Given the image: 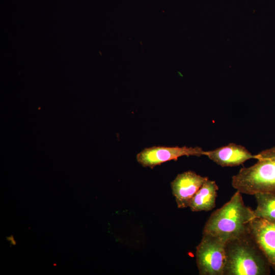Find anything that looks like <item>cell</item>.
Instances as JSON below:
<instances>
[{
    "instance_id": "4",
    "label": "cell",
    "mask_w": 275,
    "mask_h": 275,
    "mask_svg": "<svg viewBox=\"0 0 275 275\" xmlns=\"http://www.w3.org/2000/svg\"><path fill=\"white\" fill-rule=\"evenodd\" d=\"M226 243L221 238L203 233L196 249V262L200 275H224Z\"/></svg>"
},
{
    "instance_id": "6",
    "label": "cell",
    "mask_w": 275,
    "mask_h": 275,
    "mask_svg": "<svg viewBox=\"0 0 275 275\" xmlns=\"http://www.w3.org/2000/svg\"><path fill=\"white\" fill-rule=\"evenodd\" d=\"M250 233L275 271V221L255 217L250 224Z\"/></svg>"
},
{
    "instance_id": "8",
    "label": "cell",
    "mask_w": 275,
    "mask_h": 275,
    "mask_svg": "<svg viewBox=\"0 0 275 275\" xmlns=\"http://www.w3.org/2000/svg\"><path fill=\"white\" fill-rule=\"evenodd\" d=\"M205 155L222 167L239 166L249 159H254V155L245 147L233 143L205 151Z\"/></svg>"
},
{
    "instance_id": "3",
    "label": "cell",
    "mask_w": 275,
    "mask_h": 275,
    "mask_svg": "<svg viewBox=\"0 0 275 275\" xmlns=\"http://www.w3.org/2000/svg\"><path fill=\"white\" fill-rule=\"evenodd\" d=\"M257 162L243 167L232 178L233 187L241 193L275 194V146L254 155Z\"/></svg>"
},
{
    "instance_id": "7",
    "label": "cell",
    "mask_w": 275,
    "mask_h": 275,
    "mask_svg": "<svg viewBox=\"0 0 275 275\" xmlns=\"http://www.w3.org/2000/svg\"><path fill=\"white\" fill-rule=\"evenodd\" d=\"M208 179L192 171L178 174L171 183L177 207L179 208L188 207L194 196Z\"/></svg>"
},
{
    "instance_id": "10",
    "label": "cell",
    "mask_w": 275,
    "mask_h": 275,
    "mask_svg": "<svg viewBox=\"0 0 275 275\" xmlns=\"http://www.w3.org/2000/svg\"><path fill=\"white\" fill-rule=\"evenodd\" d=\"M254 196L257 203L254 210L255 217L275 221V194L257 193Z\"/></svg>"
},
{
    "instance_id": "2",
    "label": "cell",
    "mask_w": 275,
    "mask_h": 275,
    "mask_svg": "<svg viewBox=\"0 0 275 275\" xmlns=\"http://www.w3.org/2000/svg\"><path fill=\"white\" fill-rule=\"evenodd\" d=\"M224 275H267L270 266L250 232L226 243Z\"/></svg>"
},
{
    "instance_id": "1",
    "label": "cell",
    "mask_w": 275,
    "mask_h": 275,
    "mask_svg": "<svg viewBox=\"0 0 275 275\" xmlns=\"http://www.w3.org/2000/svg\"><path fill=\"white\" fill-rule=\"evenodd\" d=\"M255 217L254 210L244 204L241 193L237 190L228 202L210 215L203 233L227 242L249 233L250 223Z\"/></svg>"
},
{
    "instance_id": "5",
    "label": "cell",
    "mask_w": 275,
    "mask_h": 275,
    "mask_svg": "<svg viewBox=\"0 0 275 275\" xmlns=\"http://www.w3.org/2000/svg\"><path fill=\"white\" fill-rule=\"evenodd\" d=\"M205 152L200 147L153 146L145 148L139 153L136 159L143 167L153 168L170 160H177L182 156L205 155Z\"/></svg>"
},
{
    "instance_id": "9",
    "label": "cell",
    "mask_w": 275,
    "mask_h": 275,
    "mask_svg": "<svg viewBox=\"0 0 275 275\" xmlns=\"http://www.w3.org/2000/svg\"><path fill=\"white\" fill-rule=\"evenodd\" d=\"M218 189L216 182L208 179L194 196L188 207L193 212L211 210L216 205Z\"/></svg>"
}]
</instances>
